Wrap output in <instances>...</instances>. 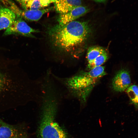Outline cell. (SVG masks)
<instances>
[{
	"mask_svg": "<svg viewBox=\"0 0 138 138\" xmlns=\"http://www.w3.org/2000/svg\"><path fill=\"white\" fill-rule=\"evenodd\" d=\"M20 74L0 70V107L19 103L24 87Z\"/></svg>",
	"mask_w": 138,
	"mask_h": 138,
	"instance_id": "obj_4",
	"label": "cell"
},
{
	"mask_svg": "<svg viewBox=\"0 0 138 138\" xmlns=\"http://www.w3.org/2000/svg\"></svg>",
	"mask_w": 138,
	"mask_h": 138,
	"instance_id": "obj_19",
	"label": "cell"
},
{
	"mask_svg": "<svg viewBox=\"0 0 138 138\" xmlns=\"http://www.w3.org/2000/svg\"><path fill=\"white\" fill-rule=\"evenodd\" d=\"M108 57V54L106 51L99 55L92 62L88 63V68L90 70L95 67L101 66L106 61Z\"/></svg>",
	"mask_w": 138,
	"mask_h": 138,
	"instance_id": "obj_14",
	"label": "cell"
},
{
	"mask_svg": "<svg viewBox=\"0 0 138 138\" xmlns=\"http://www.w3.org/2000/svg\"><path fill=\"white\" fill-rule=\"evenodd\" d=\"M106 51L103 48L99 46H93L88 49L86 58L88 63H90L99 55Z\"/></svg>",
	"mask_w": 138,
	"mask_h": 138,
	"instance_id": "obj_12",
	"label": "cell"
},
{
	"mask_svg": "<svg viewBox=\"0 0 138 138\" xmlns=\"http://www.w3.org/2000/svg\"><path fill=\"white\" fill-rule=\"evenodd\" d=\"M87 22L73 21L49 28L48 33L52 44L58 49L71 52L86 39L90 33Z\"/></svg>",
	"mask_w": 138,
	"mask_h": 138,
	"instance_id": "obj_2",
	"label": "cell"
},
{
	"mask_svg": "<svg viewBox=\"0 0 138 138\" xmlns=\"http://www.w3.org/2000/svg\"><path fill=\"white\" fill-rule=\"evenodd\" d=\"M42 7L40 0H30L27 3L25 10H37L40 9Z\"/></svg>",
	"mask_w": 138,
	"mask_h": 138,
	"instance_id": "obj_15",
	"label": "cell"
},
{
	"mask_svg": "<svg viewBox=\"0 0 138 138\" xmlns=\"http://www.w3.org/2000/svg\"><path fill=\"white\" fill-rule=\"evenodd\" d=\"M89 11L88 7L82 5L66 13L61 14L58 19L59 24L63 25L84 15Z\"/></svg>",
	"mask_w": 138,
	"mask_h": 138,
	"instance_id": "obj_8",
	"label": "cell"
},
{
	"mask_svg": "<svg viewBox=\"0 0 138 138\" xmlns=\"http://www.w3.org/2000/svg\"><path fill=\"white\" fill-rule=\"evenodd\" d=\"M94 1L98 2H102L105 1L106 0H93Z\"/></svg>",
	"mask_w": 138,
	"mask_h": 138,
	"instance_id": "obj_18",
	"label": "cell"
},
{
	"mask_svg": "<svg viewBox=\"0 0 138 138\" xmlns=\"http://www.w3.org/2000/svg\"><path fill=\"white\" fill-rule=\"evenodd\" d=\"M0 30L7 29L15 20V14L7 8H0Z\"/></svg>",
	"mask_w": 138,
	"mask_h": 138,
	"instance_id": "obj_11",
	"label": "cell"
},
{
	"mask_svg": "<svg viewBox=\"0 0 138 138\" xmlns=\"http://www.w3.org/2000/svg\"><path fill=\"white\" fill-rule=\"evenodd\" d=\"M51 7L45 9L37 10H20L17 17H21L30 21H37L38 20L42 15L53 9Z\"/></svg>",
	"mask_w": 138,
	"mask_h": 138,
	"instance_id": "obj_10",
	"label": "cell"
},
{
	"mask_svg": "<svg viewBox=\"0 0 138 138\" xmlns=\"http://www.w3.org/2000/svg\"><path fill=\"white\" fill-rule=\"evenodd\" d=\"M106 74L105 67L100 66L69 77L60 78L53 75L69 93L84 102L99 80Z\"/></svg>",
	"mask_w": 138,
	"mask_h": 138,
	"instance_id": "obj_3",
	"label": "cell"
},
{
	"mask_svg": "<svg viewBox=\"0 0 138 138\" xmlns=\"http://www.w3.org/2000/svg\"><path fill=\"white\" fill-rule=\"evenodd\" d=\"M39 32V30L30 27L21 17H16L15 21L10 27L6 29L3 34L4 36L19 35L34 38L35 37L32 33Z\"/></svg>",
	"mask_w": 138,
	"mask_h": 138,
	"instance_id": "obj_5",
	"label": "cell"
},
{
	"mask_svg": "<svg viewBox=\"0 0 138 138\" xmlns=\"http://www.w3.org/2000/svg\"><path fill=\"white\" fill-rule=\"evenodd\" d=\"M54 3L56 11L61 14L66 13L81 6V0H55Z\"/></svg>",
	"mask_w": 138,
	"mask_h": 138,
	"instance_id": "obj_9",
	"label": "cell"
},
{
	"mask_svg": "<svg viewBox=\"0 0 138 138\" xmlns=\"http://www.w3.org/2000/svg\"><path fill=\"white\" fill-rule=\"evenodd\" d=\"M131 83L129 72L125 69H122L119 71L113 78L112 85L114 91L121 92L127 89Z\"/></svg>",
	"mask_w": 138,
	"mask_h": 138,
	"instance_id": "obj_7",
	"label": "cell"
},
{
	"mask_svg": "<svg viewBox=\"0 0 138 138\" xmlns=\"http://www.w3.org/2000/svg\"><path fill=\"white\" fill-rule=\"evenodd\" d=\"M27 132L21 126L12 125L0 119V138H27Z\"/></svg>",
	"mask_w": 138,
	"mask_h": 138,
	"instance_id": "obj_6",
	"label": "cell"
},
{
	"mask_svg": "<svg viewBox=\"0 0 138 138\" xmlns=\"http://www.w3.org/2000/svg\"><path fill=\"white\" fill-rule=\"evenodd\" d=\"M18 2L24 9L27 2L30 0H15Z\"/></svg>",
	"mask_w": 138,
	"mask_h": 138,
	"instance_id": "obj_17",
	"label": "cell"
},
{
	"mask_svg": "<svg viewBox=\"0 0 138 138\" xmlns=\"http://www.w3.org/2000/svg\"><path fill=\"white\" fill-rule=\"evenodd\" d=\"M59 95L57 90L52 87H45L42 91L38 129L40 138H70L55 120L59 104Z\"/></svg>",
	"mask_w": 138,
	"mask_h": 138,
	"instance_id": "obj_1",
	"label": "cell"
},
{
	"mask_svg": "<svg viewBox=\"0 0 138 138\" xmlns=\"http://www.w3.org/2000/svg\"><path fill=\"white\" fill-rule=\"evenodd\" d=\"M55 0H40V2L42 7H46L50 4L54 3Z\"/></svg>",
	"mask_w": 138,
	"mask_h": 138,
	"instance_id": "obj_16",
	"label": "cell"
},
{
	"mask_svg": "<svg viewBox=\"0 0 138 138\" xmlns=\"http://www.w3.org/2000/svg\"><path fill=\"white\" fill-rule=\"evenodd\" d=\"M126 92L130 98L131 103L138 109V87L135 85L130 86Z\"/></svg>",
	"mask_w": 138,
	"mask_h": 138,
	"instance_id": "obj_13",
	"label": "cell"
}]
</instances>
